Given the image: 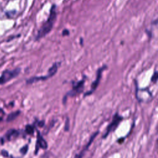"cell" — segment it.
<instances>
[{
  "label": "cell",
  "mask_w": 158,
  "mask_h": 158,
  "mask_svg": "<svg viewBox=\"0 0 158 158\" xmlns=\"http://www.w3.org/2000/svg\"><path fill=\"white\" fill-rule=\"evenodd\" d=\"M57 19L56 5L52 4L50 8L49 14L47 20L43 23L40 28L38 30L35 36V41H38L45 37L52 30L54 25Z\"/></svg>",
  "instance_id": "6da1fadb"
},
{
  "label": "cell",
  "mask_w": 158,
  "mask_h": 158,
  "mask_svg": "<svg viewBox=\"0 0 158 158\" xmlns=\"http://www.w3.org/2000/svg\"><path fill=\"white\" fill-rule=\"evenodd\" d=\"M60 62H54L52 65L48 69V73L46 75H41V76H35L31 77L26 80V83L27 84H31L33 83L38 82L39 81H45L51 77H52L57 72L59 66L60 65Z\"/></svg>",
  "instance_id": "7a4b0ae2"
},
{
  "label": "cell",
  "mask_w": 158,
  "mask_h": 158,
  "mask_svg": "<svg viewBox=\"0 0 158 158\" xmlns=\"http://www.w3.org/2000/svg\"><path fill=\"white\" fill-rule=\"evenodd\" d=\"M85 78H83L81 80L75 81H72V89L68 91L63 98V103H65L67 97H73L76 96L78 94L81 93L85 88Z\"/></svg>",
  "instance_id": "3957f363"
},
{
  "label": "cell",
  "mask_w": 158,
  "mask_h": 158,
  "mask_svg": "<svg viewBox=\"0 0 158 158\" xmlns=\"http://www.w3.org/2000/svg\"><path fill=\"white\" fill-rule=\"evenodd\" d=\"M123 119V117L121 115H120L118 113H115L114 115L113 116V118L111 121V122L108 125V126L106 127V131L102 136V138L105 139L107 138V136L112 132L114 131L117 127L119 125L120 123L122 121Z\"/></svg>",
  "instance_id": "277c9868"
},
{
  "label": "cell",
  "mask_w": 158,
  "mask_h": 158,
  "mask_svg": "<svg viewBox=\"0 0 158 158\" xmlns=\"http://www.w3.org/2000/svg\"><path fill=\"white\" fill-rule=\"evenodd\" d=\"M107 69V65H106V64H104V65H102L101 67H99L97 70L96 78L93 81V82L91 83L90 89L89 91H86L84 94V95H83L84 97H86V96L91 95L96 90V89L98 88V85H99V84L100 83V81H101V77H102V73L103 71Z\"/></svg>",
  "instance_id": "5b68a950"
},
{
  "label": "cell",
  "mask_w": 158,
  "mask_h": 158,
  "mask_svg": "<svg viewBox=\"0 0 158 158\" xmlns=\"http://www.w3.org/2000/svg\"><path fill=\"white\" fill-rule=\"evenodd\" d=\"M21 69L16 68L13 70H6L0 76V85H3L10 80L17 77L20 73Z\"/></svg>",
  "instance_id": "8992f818"
},
{
  "label": "cell",
  "mask_w": 158,
  "mask_h": 158,
  "mask_svg": "<svg viewBox=\"0 0 158 158\" xmlns=\"http://www.w3.org/2000/svg\"><path fill=\"white\" fill-rule=\"evenodd\" d=\"M99 133V131H96L95 133H93V134L90 136L89 139V141L88 142L86 143V144L85 146V147L82 149V150L78 154H77L74 158H83V156L85 155V152H86V151L88 149V148H89V146H91V143H93V141H94V139H95V138L96 137V136L98 135V134Z\"/></svg>",
  "instance_id": "52a82bcc"
},
{
  "label": "cell",
  "mask_w": 158,
  "mask_h": 158,
  "mask_svg": "<svg viewBox=\"0 0 158 158\" xmlns=\"http://www.w3.org/2000/svg\"><path fill=\"white\" fill-rule=\"evenodd\" d=\"M48 148V144L46 141L43 138V136L41 135L39 131H37V140H36V150H35V154H37L38 151L40 148L45 149Z\"/></svg>",
  "instance_id": "ba28073f"
},
{
  "label": "cell",
  "mask_w": 158,
  "mask_h": 158,
  "mask_svg": "<svg viewBox=\"0 0 158 158\" xmlns=\"http://www.w3.org/2000/svg\"><path fill=\"white\" fill-rule=\"evenodd\" d=\"M19 133L18 132V131L15 130H9L7 133H6V137L7 139L8 140H9L12 137H16L19 135Z\"/></svg>",
  "instance_id": "9c48e42d"
},
{
  "label": "cell",
  "mask_w": 158,
  "mask_h": 158,
  "mask_svg": "<svg viewBox=\"0 0 158 158\" xmlns=\"http://www.w3.org/2000/svg\"><path fill=\"white\" fill-rule=\"evenodd\" d=\"M20 114V111H19V110H17V111H15V112H13L10 113L7 116V122H11V121L14 120L16 117H17Z\"/></svg>",
  "instance_id": "30bf717a"
},
{
  "label": "cell",
  "mask_w": 158,
  "mask_h": 158,
  "mask_svg": "<svg viewBox=\"0 0 158 158\" xmlns=\"http://www.w3.org/2000/svg\"><path fill=\"white\" fill-rule=\"evenodd\" d=\"M25 132L28 135H32L34 133V127L30 125H26Z\"/></svg>",
  "instance_id": "8fae6325"
},
{
  "label": "cell",
  "mask_w": 158,
  "mask_h": 158,
  "mask_svg": "<svg viewBox=\"0 0 158 158\" xmlns=\"http://www.w3.org/2000/svg\"><path fill=\"white\" fill-rule=\"evenodd\" d=\"M157 77H158V75H157V72L156 70H155L154 72V73H153V75H152V77H151V81L152 83H156L157 82Z\"/></svg>",
  "instance_id": "7c38bea8"
},
{
  "label": "cell",
  "mask_w": 158,
  "mask_h": 158,
  "mask_svg": "<svg viewBox=\"0 0 158 158\" xmlns=\"http://www.w3.org/2000/svg\"><path fill=\"white\" fill-rule=\"evenodd\" d=\"M70 120H69V118L68 117L66 118V120H65V126H64V130L65 131H67L69 130V127H70Z\"/></svg>",
  "instance_id": "4fadbf2b"
},
{
  "label": "cell",
  "mask_w": 158,
  "mask_h": 158,
  "mask_svg": "<svg viewBox=\"0 0 158 158\" xmlns=\"http://www.w3.org/2000/svg\"><path fill=\"white\" fill-rule=\"evenodd\" d=\"M16 11L15 10H10V11H7L6 12V15H7V17L9 18H11L13 17L14 15L15 14Z\"/></svg>",
  "instance_id": "5bb4252c"
},
{
  "label": "cell",
  "mask_w": 158,
  "mask_h": 158,
  "mask_svg": "<svg viewBox=\"0 0 158 158\" xmlns=\"http://www.w3.org/2000/svg\"><path fill=\"white\" fill-rule=\"evenodd\" d=\"M28 149V145H25L24 146H23V147L20 149V152H21L22 154L25 155V154L27 152Z\"/></svg>",
  "instance_id": "9a60e30c"
},
{
  "label": "cell",
  "mask_w": 158,
  "mask_h": 158,
  "mask_svg": "<svg viewBox=\"0 0 158 158\" xmlns=\"http://www.w3.org/2000/svg\"><path fill=\"white\" fill-rule=\"evenodd\" d=\"M70 33L69 32V30H67V29H64L62 32V36H67L69 35Z\"/></svg>",
  "instance_id": "2e32d148"
},
{
  "label": "cell",
  "mask_w": 158,
  "mask_h": 158,
  "mask_svg": "<svg viewBox=\"0 0 158 158\" xmlns=\"http://www.w3.org/2000/svg\"><path fill=\"white\" fill-rule=\"evenodd\" d=\"M1 153H2V155L4 157H7L8 156V152L6 151H5V150H2L1 151Z\"/></svg>",
  "instance_id": "e0dca14e"
},
{
  "label": "cell",
  "mask_w": 158,
  "mask_h": 158,
  "mask_svg": "<svg viewBox=\"0 0 158 158\" xmlns=\"http://www.w3.org/2000/svg\"><path fill=\"white\" fill-rule=\"evenodd\" d=\"M4 111L2 109H0V121L2 119L3 115H4Z\"/></svg>",
  "instance_id": "ac0fdd59"
},
{
  "label": "cell",
  "mask_w": 158,
  "mask_h": 158,
  "mask_svg": "<svg viewBox=\"0 0 158 158\" xmlns=\"http://www.w3.org/2000/svg\"><path fill=\"white\" fill-rule=\"evenodd\" d=\"M44 121H40L38 122V126L40 127H42L44 125Z\"/></svg>",
  "instance_id": "d6986e66"
}]
</instances>
